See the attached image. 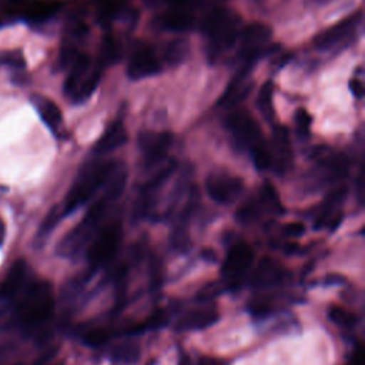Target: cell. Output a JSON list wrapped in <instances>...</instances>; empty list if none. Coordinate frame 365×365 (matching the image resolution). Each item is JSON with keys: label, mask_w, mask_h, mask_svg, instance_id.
<instances>
[{"label": "cell", "mask_w": 365, "mask_h": 365, "mask_svg": "<svg viewBox=\"0 0 365 365\" xmlns=\"http://www.w3.org/2000/svg\"><path fill=\"white\" fill-rule=\"evenodd\" d=\"M117 167L115 161H91L86 164L66 195L61 215H68L87 202L110 180Z\"/></svg>", "instance_id": "3957f363"}, {"label": "cell", "mask_w": 365, "mask_h": 365, "mask_svg": "<svg viewBox=\"0 0 365 365\" xmlns=\"http://www.w3.org/2000/svg\"><path fill=\"white\" fill-rule=\"evenodd\" d=\"M261 200H262L264 205L271 212H275V214H282L284 212V205L279 201V195L269 182H265L261 187Z\"/></svg>", "instance_id": "4dcf8cb0"}, {"label": "cell", "mask_w": 365, "mask_h": 365, "mask_svg": "<svg viewBox=\"0 0 365 365\" xmlns=\"http://www.w3.org/2000/svg\"><path fill=\"white\" fill-rule=\"evenodd\" d=\"M284 278L282 268L269 258H262L254 271L252 285L255 287H267L279 282Z\"/></svg>", "instance_id": "d4e9b609"}, {"label": "cell", "mask_w": 365, "mask_h": 365, "mask_svg": "<svg viewBox=\"0 0 365 365\" xmlns=\"http://www.w3.org/2000/svg\"><path fill=\"white\" fill-rule=\"evenodd\" d=\"M227 128L232 141L241 150L251 151L264 140L258 123L247 110H235L231 113L227 118Z\"/></svg>", "instance_id": "ba28073f"}, {"label": "cell", "mask_w": 365, "mask_h": 365, "mask_svg": "<svg viewBox=\"0 0 365 365\" xmlns=\"http://www.w3.org/2000/svg\"><path fill=\"white\" fill-rule=\"evenodd\" d=\"M101 78V67L94 64L87 54H81L68 68L64 81V94L73 104L86 103L96 91Z\"/></svg>", "instance_id": "5b68a950"}, {"label": "cell", "mask_w": 365, "mask_h": 365, "mask_svg": "<svg viewBox=\"0 0 365 365\" xmlns=\"http://www.w3.org/2000/svg\"><path fill=\"white\" fill-rule=\"evenodd\" d=\"M328 318L331 322H334L336 327H341V328H352L356 324L355 314H352L351 311H348L339 305L329 307Z\"/></svg>", "instance_id": "f1b7e54d"}, {"label": "cell", "mask_w": 365, "mask_h": 365, "mask_svg": "<svg viewBox=\"0 0 365 365\" xmlns=\"http://www.w3.org/2000/svg\"><path fill=\"white\" fill-rule=\"evenodd\" d=\"M137 356V348L135 346H123L115 352L117 359H134Z\"/></svg>", "instance_id": "8d00e7d4"}, {"label": "cell", "mask_w": 365, "mask_h": 365, "mask_svg": "<svg viewBox=\"0 0 365 365\" xmlns=\"http://www.w3.org/2000/svg\"><path fill=\"white\" fill-rule=\"evenodd\" d=\"M61 7L63 1L60 0H33L24 9V19L30 23H44L54 17Z\"/></svg>", "instance_id": "cb8c5ba5"}, {"label": "cell", "mask_w": 365, "mask_h": 365, "mask_svg": "<svg viewBox=\"0 0 365 365\" xmlns=\"http://www.w3.org/2000/svg\"><path fill=\"white\" fill-rule=\"evenodd\" d=\"M188 56V43L184 40H173L170 41L164 50H163V60L168 64V66H177L180 63H182L185 60V57Z\"/></svg>", "instance_id": "484cf974"}, {"label": "cell", "mask_w": 365, "mask_h": 365, "mask_svg": "<svg viewBox=\"0 0 365 365\" xmlns=\"http://www.w3.org/2000/svg\"><path fill=\"white\" fill-rule=\"evenodd\" d=\"M54 311L51 285L47 281L33 282L16 308L19 324L24 329H36L46 324Z\"/></svg>", "instance_id": "277c9868"}, {"label": "cell", "mask_w": 365, "mask_h": 365, "mask_svg": "<svg viewBox=\"0 0 365 365\" xmlns=\"http://www.w3.org/2000/svg\"><path fill=\"white\" fill-rule=\"evenodd\" d=\"M198 365H221V364L217 359H212V358H202Z\"/></svg>", "instance_id": "f35d334b"}, {"label": "cell", "mask_w": 365, "mask_h": 365, "mask_svg": "<svg viewBox=\"0 0 365 365\" xmlns=\"http://www.w3.org/2000/svg\"><path fill=\"white\" fill-rule=\"evenodd\" d=\"M127 141V131L121 121L111 123L93 147L96 154H107Z\"/></svg>", "instance_id": "44dd1931"}, {"label": "cell", "mask_w": 365, "mask_h": 365, "mask_svg": "<svg viewBox=\"0 0 365 365\" xmlns=\"http://www.w3.org/2000/svg\"><path fill=\"white\" fill-rule=\"evenodd\" d=\"M248 71H238L237 76L227 86L225 91L218 100V106L222 108H232L241 103L251 91L252 83L248 80Z\"/></svg>", "instance_id": "e0dca14e"}, {"label": "cell", "mask_w": 365, "mask_h": 365, "mask_svg": "<svg viewBox=\"0 0 365 365\" xmlns=\"http://www.w3.org/2000/svg\"><path fill=\"white\" fill-rule=\"evenodd\" d=\"M284 234L287 237H292V238H297V237H301L304 235L305 232V225L302 222H297V221H292L289 224H287L284 228H282Z\"/></svg>", "instance_id": "d590c367"}, {"label": "cell", "mask_w": 365, "mask_h": 365, "mask_svg": "<svg viewBox=\"0 0 365 365\" xmlns=\"http://www.w3.org/2000/svg\"><path fill=\"white\" fill-rule=\"evenodd\" d=\"M362 16L361 13H356L354 16H349L331 29L322 31L315 38V47L321 51H338L346 47L356 36L358 27L361 24Z\"/></svg>", "instance_id": "9c48e42d"}, {"label": "cell", "mask_w": 365, "mask_h": 365, "mask_svg": "<svg viewBox=\"0 0 365 365\" xmlns=\"http://www.w3.org/2000/svg\"><path fill=\"white\" fill-rule=\"evenodd\" d=\"M349 90H351L354 97L361 98L364 96V84H362V81L358 80V78H352L349 81Z\"/></svg>", "instance_id": "74e56055"}, {"label": "cell", "mask_w": 365, "mask_h": 365, "mask_svg": "<svg viewBox=\"0 0 365 365\" xmlns=\"http://www.w3.org/2000/svg\"><path fill=\"white\" fill-rule=\"evenodd\" d=\"M173 171H174V163L167 164V165L161 167L160 171L141 187L140 194L134 204V215L135 217L141 218V217H145L147 212H150V210L155 201L158 190L164 185V182L168 180V177L173 174Z\"/></svg>", "instance_id": "2e32d148"}, {"label": "cell", "mask_w": 365, "mask_h": 365, "mask_svg": "<svg viewBox=\"0 0 365 365\" xmlns=\"http://www.w3.org/2000/svg\"><path fill=\"white\" fill-rule=\"evenodd\" d=\"M161 58L151 47L137 48L127 66V76L131 80H143L155 76L161 71Z\"/></svg>", "instance_id": "9a60e30c"}, {"label": "cell", "mask_w": 365, "mask_h": 365, "mask_svg": "<svg viewBox=\"0 0 365 365\" xmlns=\"http://www.w3.org/2000/svg\"><path fill=\"white\" fill-rule=\"evenodd\" d=\"M131 7L125 0H97L96 19L103 27H108L117 19H125Z\"/></svg>", "instance_id": "ffe728a7"}, {"label": "cell", "mask_w": 365, "mask_h": 365, "mask_svg": "<svg viewBox=\"0 0 365 365\" xmlns=\"http://www.w3.org/2000/svg\"><path fill=\"white\" fill-rule=\"evenodd\" d=\"M147 4H150V6H158V4H163V3H165V4H170L171 3V0H144Z\"/></svg>", "instance_id": "60d3db41"}, {"label": "cell", "mask_w": 365, "mask_h": 365, "mask_svg": "<svg viewBox=\"0 0 365 365\" xmlns=\"http://www.w3.org/2000/svg\"><path fill=\"white\" fill-rule=\"evenodd\" d=\"M123 227L118 221L107 225L87 250V261L91 268H98L108 262L117 252L121 242Z\"/></svg>", "instance_id": "30bf717a"}, {"label": "cell", "mask_w": 365, "mask_h": 365, "mask_svg": "<svg viewBox=\"0 0 365 365\" xmlns=\"http://www.w3.org/2000/svg\"><path fill=\"white\" fill-rule=\"evenodd\" d=\"M125 178H127L125 177V170L118 164V167L115 168V171L113 173L110 180L106 182L107 187H106V191H104L103 197H100L88 208V211L86 212L81 222L63 240L60 248L64 254L76 252L81 247V244L84 242L87 235L98 225L101 218L106 215L110 202L121 194Z\"/></svg>", "instance_id": "7a4b0ae2"}, {"label": "cell", "mask_w": 365, "mask_h": 365, "mask_svg": "<svg viewBox=\"0 0 365 365\" xmlns=\"http://www.w3.org/2000/svg\"><path fill=\"white\" fill-rule=\"evenodd\" d=\"M258 215H259V207L255 201L245 202L242 207L238 208V212H237V218L244 224L255 221Z\"/></svg>", "instance_id": "e575fe53"}, {"label": "cell", "mask_w": 365, "mask_h": 365, "mask_svg": "<svg viewBox=\"0 0 365 365\" xmlns=\"http://www.w3.org/2000/svg\"><path fill=\"white\" fill-rule=\"evenodd\" d=\"M250 153L252 157V163L258 170H267L271 167L269 147L264 140L261 143H258Z\"/></svg>", "instance_id": "1f68e13d"}, {"label": "cell", "mask_w": 365, "mask_h": 365, "mask_svg": "<svg viewBox=\"0 0 365 365\" xmlns=\"http://www.w3.org/2000/svg\"><path fill=\"white\" fill-rule=\"evenodd\" d=\"M315 154L318 167L325 173V175L329 180H338L346 174L349 163L344 154L334 153L329 150H317Z\"/></svg>", "instance_id": "d6986e66"}, {"label": "cell", "mask_w": 365, "mask_h": 365, "mask_svg": "<svg viewBox=\"0 0 365 365\" xmlns=\"http://www.w3.org/2000/svg\"><path fill=\"white\" fill-rule=\"evenodd\" d=\"M4 238H6V225L3 220H0V245L4 242Z\"/></svg>", "instance_id": "ab89813d"}, {"label": "cell", "mask_w": 365, "mask_h": 365, "mask_svg": "<svg viewBox=\"0 0 365 365\" xmlns=\"http://www.w3.org/2000/svg\"><path fill=\"white\" fill-rule=\"evenodd\" d=\"M113 335H114V331H111L106 327H96V328L88 329L83 335V342L91 348H96V346L104 345Z\"/></svg>", "instance_id": "f546056e"}, {"label": "cell", "mask_w": 365, "mask_h": 365, "mask_svg": "<svg viewBox=\"0 0 365 365\" xmlns=\"http://www.w3.org/2000/svg\"><path fill=\"white\" fill-rule=\"evenodd\" d=\"M58 365H63V364H58Z\"/></svg>", "instance_id": "7bdbcfd3"}, {"label": "cell", "mask_w": 365, "mask_h": 365, "mask_svg": "<svg viewBox=\"0 0 365 365\" xmlns=\"http://www.w3.org/2000/svg\"><path fill=\"white\" fill-rule=\"evenodd\" d=\"M205 190L215 202L230 204L244 191V181L237 175L215 173L205 180Z\"/></svg>", "instance_id": "8fae6325"}, {"label": "cell", "mask_w": 365, "mask_h": 365, "mask_svg": "<svg viewBox=\"0 0 365 365\" xmlns=\"http://www.w3.org/2000/svg\"><path fill=\"white\" fill-rule=\"evenodd\" d=\"M218 318H220L218 311L214 307L197 308L182 315L177 322V328L181 331H198V329L210 328L218 321Z\"/></svg>", "instance_id": "ac0fdd59"}, {"label": "cell", "mask_w": 365, "mask_h": 365, "mask_svg": "<svg viewBox=\"0 0 365 365\" xmlns=\"http://www.w3.org/2000/svg\"><path fill=\"white\" fill-rule=\"evenodd\" d=\"M269 147L271 167L278 174H285L292 165V145L289 140V133L284 125H275L272 128V138Z\"/></svg>", "instance_id": "5bb4252c"}, {"label": "cell", "mask_w": 365, "mask_h": 365, "mask_svg": "<svg viewBox=\"0 0 365 365\" xmlns=\"http://www.w3.org/2000/svg\"><path fill=\"white\" fill-rule=\"evenodd\" d=\"M27 277V265L23 259L16 261L0 284V298H13L20 292Z\"/></svg>", "instance_id": "7402d4cb"}, {"label": "cell", "mask_w": 365, "mask_h": 365, "mask_svg": "<svg viewBox=\"0 0 365 365\" xmlns=\"http://www.w3.org/2000/svg\"><path fill=\"white\" fill-rule=\"evenodd\" d=\"M121 57V46L120 43L111 37L107 36L100 47V56H98V66L104 67V66H110L114 64L120 60Z\"/></svg>", "instance_id": "4316f807"}, {"label": "cell", "mask_w": 365, "mask_h": 365, "mask_svg": "<svg viewBox=\"0 0 365 365\" xmlns=\"http://www.w3.org/2000/svg\"><path fill=\"white\" fill-rule=\"evenodd\" d=\"M31 103L36 107L43 123L51 131L57 133L63 125V115H61L60 108L54 104V101H51L50 98H47L44 96L34 94V96H31Z\"/></svg>", "instance_id": "603a6c76"}, {"label": "cell", "mask_w": 365, "mask_h": 365, "mask_svg": "<svg viewBox=\"0 0 365 365\" xmlns=\"http://www.w3.org/2000/svg\"><path fill=\"white\" fill-rule=\"evenodd\" d=\"M0 66L10 67L13 70H23L26 67V60L20 50L0 51Z\"/></svg>", "instance_id": "d6a6232c"}, {"label": "cell", "mask_w": 365, "mask_h": 365, "mask_svg": "<svg viewBox=\"0 0 365 365\" xmlns=\"http://www.w3.org/2000/svg\"><path fill=\"white\" fill-rule=\"evenodd\" d=\"M295 131H297V135L301 138V140H305L309 137V131H311V115L307 110L304 108H298L295 111Z\"/></svg>", "instance_id": "836d02e7"}, {"label": "cell", "mask_w": 365, "mask_h": 365, "mask_svg": "<svg viewBox=\"0 0 365 365\" xmlns=\"http://www.w3.org/2000/svg\"><path fill=\"white\" fill-rule=\"evenodd\" d=\"M198 27L207 38L205 57L210 64H215L238 43L241 17L230 9L212 6L202 13Z\"/></svg>", "instance_id": "6da1fadb"}, {"label": "cell", "mask_w": 365, "mask_h": 365, "mask_svg": "<svg viewBox=\"0 0 365 365\" xmlns=\"http://www.w3.org/2000/svg\"><path fill=\"white\" fill-rule=\"evenodd\" d=\"M254 258L252 248L244 242H235L227 252V257L222 264V277L228 282H235L244 277L248 271Z\"/></svg>", "instance_id": "4fadbf2b"}, {"label": "cell", "mask_w": 365, "mask_h": 365, "mask_svg": "<svg viewBox=\"0 0 365 365\" xmlns=\"http://www.w3.org/2000/svg\"><path fill=\"white\" fill-rule=\"evenodd\" d=\"M11 1H20V0H11Z\"/></svg>", "instance_id": "b9f144b4"}, {"label": "cell", "mask_w": 365, "mask_h": 365, "mask_svg": "<svg viewBox=\"0 0 365 365\" xmlns=\"http://www.w3.org/2000/svg\"><path fill=\"white\" fill-rule=\"evenodd\" d=\"M201 0H190L178 4L170 6L161 16L157 19V26L163 30L171 33H182L200 26V20L202 13Z\"/></svg>", "instance_id": "52a82bcc"}, {"label": "cell", "mask_w": 365, "mask_h": 365, "mask_svg": "<svg viewBox=\"0 0 365 365\" xmlns=\"http://www.w3.org/2000/svg\"><path fill=\"white\" fill-rule=\"evenodd\" d=\"M271 40L272 31L262 23H254L241 30L237 51L238 70L250 73L255 61L269 50Z\"/></svg>", "instance_id": "8992f818"}, {"label": "cell", "mask_w": 365, "mask_h": 365, "mask_svg": "<svg viewBox=\"0 0 365 365\" xmlns=\"http://www.w3.org/2000/svg\"><path fill=\"white\" fill-rule=\"evenodd\" d=\"M137 144L144 164L151 167L165 158L173 144V135L168 131H144L138 135Z\"/></svg>", "instance_id": "7c38bea8"}, {"label": "cell", "mask_w": 365, "mask_h": 365, "mask_svg": "<svg viewBox=\"0 0 365 365\" xmlns=\"http://www.w3.org/2000/svg\"><path fill=\"white\" fill-rule=\"evenodd\" d=\"M274 86L271 81H267L262 84L259 93H258V98H257V106L261 111V114L264 115L265 120L271 121L274 117Z\"/></svg>", "instance_id": "83f0119b"}]
</instances>
